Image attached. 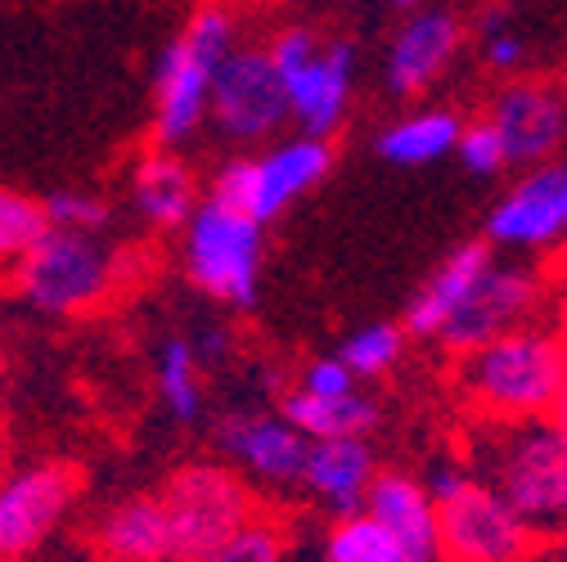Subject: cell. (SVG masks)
Segmentation results:
<instances>
[{
    "instance_id": "f35d334b",
    "label": "cell",
    "mask_w": 567,
    "mask_h": 562,
    "mask_svg": "<svg viewBox=\"0 0 567 562\" xmlns=\"http://www.w3.org/2000/svg\"><path fill=\"white\" fill-rule=\"evenodd\" d=\"M563 558H567V535H563Z\"/></svg>"
},
{
    "instance_id": "484cf974",
    "label": "cell",
    "mask_w": 567,
    "mask_h": 562,
    "mask_svg": "<svg viewBox=\"0 0 567 562\" xmlns=\"http://www.w3.org/2000/svg\"><path fill=\"white\" fill-rule=\"evenodd\" d=\"M50 235H54L50 207L19 194V189H6V198H0V252H6L10 261H23Z\"/></svg>"
},
{
    "instance_id": "5b68a950",
    "label": "cell",
    "mask_w": 567,
    "mask_h": 562,
    "mask_svg": "<svg viewBox=\"0 0 567 562\" xmlns=\"http://www.w3.org/2000/svg\"><path fill=\"white\" fill-rule=\"evenodd\" d=\"M333 167V149L329 139H316V135H298V139H284V145L257 154V158H235L217 171L212 180V194L235 212L252 217V221H275L279 212H289V207L316 189Z\"/></svg>"
},
{
    "instance_id": "d6986e66",
    "label": "cell",
    "mask_w": 567,
    "mask_h": 562,
    "mask_svg": "<svg viewBox=\"0 0 567 562\" xmlns=\"http://www.w3.org/2000/svg\"><path fill=\"white\" fill-rule=\"evenodd\" d=\"M95 544L113 562H163L176 558V535H172V513L163 496H131L95 522Z\"/></svg>"
},
{
    "instance_id": "1f68e13d",
    "label": "cell",
    "mask_w": 567,
    "mask_h": 562,
    "mask_svg": "<svg viewBox=\"0 0 567 562\" xmlns=\"http://www.w3.org/2000/svg\"><path fill=\"white\" fill-rule=\"evenodd\" d=\"M302 392H311V396H351V392H357V374L342 365V356L311 361L302 370Z\"/></svg>"
},
{
    "instance_id": "277c9868",
    "label": "cell",
    "mask_w": 567,
    "mask_h": 562,
    "mask_svg": "<svg viewBox=\"0 0 567 562\" xmlns=\"http://www.w3.org/2000/svg\"><path fill=\"white\" fill-rule=\"evenodd\" d=\"M117 274V257L78 230H54L14 266L19 298L41 315H78L109 298Z\"/></svg>"
},
{
    "instance_id": "e575fe53",
    "label": "cell",
    "mask_w": 567,
    "mask_h": 562,
    "mask_svg": "<svg viewBox=\"0 0 567 562\" xmlns=\"http://www.w3.org/2000/svg\"><path fill=\"white\" fill-rule=\"evenodd\" d=\"M194 351H198V361H203V365H221V361L230 356V333H226L221 324H212V329L198 333Z\"/></svg>"
},
{
    "instance_id": "3957f363",
    "label": "cell",
    "mask_w": 567,
    "mask_h": 562,
    "mask_svg": "<svg viewBox=\"0 0 567 562\" xmlns=\"http://www.w3.org/2000/svg\"><path fill=\"white\" fill-rule=\"evenodd\" d=\"M235 50V19L217 6L198 10L189 28L163 50L154 82V139L163 154L181 149L203 131L212 117V82Z\"/></svg>"
},
{
    "instance_id": "52a82bcc",
    "label": "cell",
    "mask_w": 567,
    "mask_h": 562,
    "mask_svg": "<svg viewBox=\"0 0 567 562\" xmlns=\"http://www.w3.org/2000/svg\"><path fill=\"white\" fill-rule=\"evenodd\" d=\"M163 504L172 513L176 558L207 562L230 535L252 522V486L221 464H189L163 486Z\"/></svg>"
},
{
    "instance_id": "ab89813d",
    "label": "cell",
    "mask_w": 567,
    "mask_h": 562,
    "mask_svg": "<svg viewBox=\"0 0 567 562\" xmlns=\"http://www.w3.org/2000/svg\"><path fill=\"white\" fill-rule=\"evenodd\" d=\"M523 562H545V558H523Z\"/></svg>"
},
{
    "instance_id": "7402d4cb",
    "label": "cell",
    "mask_w": 567,
    "mask_h": 562,
    "mask_svg": "<svg viewBox=\"0 0 567 562\" xmlns=\"http://www.w3.org/2000/svg\"><path fill=\"white\" fill-rule=\"evenodd\" d=\"M279 414L311 437V441H365L379 424V405L361 392L351 396H311V392H289L279 400Z\"/></svg>"
},
{
    "instance_id": "f1b7e54d",
    "label": "cell",
    "mask_w": 567,
    "mask_h": 562,
    "mask_svg": "<svg viewBox=\"0 0 567 562\" xmlns=\"http://www.w3.org/2000/svg\"><path fill=\"white\" fill-rule=\"evenodd\" d=\"M45 207H50L54 230H78V235H95V230H104L109 217H113L104 198L82 194V189H59V194L45 198Z\"/></svg>"
},
{
    "instance_id": "cb8c5ba5",
    "label": "cell",
    "mask_w": 567,
    "mask_h": 562,
    "mask_svg": "<svg viewBox=\"0 0 567 562\" xmlns=\"http://www.w3.org/2000/svg\"><path fill=\"white\" fill-rule=\"evenodd\" d=\"M324 562H437V558L405 544L374 513H357V518H338L333 531L324 535Z\"/></svg>"
},
{
    "instance_id": "d4e9b609",
    "label": "cell",
    "mask_w": 567,
    "mask_h": 562,
    "mask_svg": "<svg viewBox=\"0 0 567 562\" xmlns=\"http://www.w3.org/2000/svg\"><path fill=\"white\" fill-rule=\"evenodd\" d=\"M198 351L185 337H167L158 346V396L176 424H198L203 418V378H198Z\"/></svg>"
},
{
    "instance_id": "d6a6232c",
    "label": "cell",
    "mask_w": 567,
    "mask_h": 562,
    "mask_svg": "<svg viewBox=\"0 0 567 562\" xmlns=\"http://www.w3.org/2000/svg\"><path fill=\"white\" fill-rule=\"evenodd\" d=\"M316 54H320V45H316V37L307 28H289V32H279L270 41V59H275V67L284 77H293L298 67H307Z\"/></svg>"
},
{
    "instance_id": "4fadbf2b",
    "label": "cell",
    "mask_w": 567,
    "mask_h": 562,
    "mask_svg": "<svg viewBox=\"0 0 567 562\" xmlns=\"http://www.w3.org/2000/svg\"><path fill=\"white\" fill-rule=\"evenodd\" d=\"M563 185L567 171L558 167H536L527 171L486 217V239L501 248H545L567 235L563 217Z\"/></svg>"
},
{
    "instance_id": "5bb4252c",
    "label": "cell",
    "mask_w": 567,
    "mask_h": 562,
    "mask_svg": "<svg viewBox=\"0 0 567 562\" xmlns=\"http://www.w3.org/2000/svg\"><path fill=\"white\" fill-rule=\"evenodd\" d=\"M491 122H495V131L505 135L509 163L536 171V163H545L563 145L567 104L545 82H518V86H505L501 95L491 100Z\"/></svg>"
},
{
    "instance_id": "6da1fadb",
    "label": "cell",
    "mask_w": 567,
    "mask_h": 562,
    "mask_svg": "<svg viewBox=\"0 0 567 562\" xmlns=\"http://www.w3.org/2000/svg\"><path fill=\"white\" fill-rule=\"evenodd\" d=\"M464 464L536 531V540L567 535V437L549 418H482V428L468 433Z\"/></svg>"
},
{
    "instance_id": "9a60e30c",
    "label": "cell",
    "mask_w": 567,
    "mask_h": 562,
    "mask_svg": "<svg viewBox=\"0 0 567 562\" xmlns=\"http://www.w3.org/2000/svg\"><path fill=\"white\" fill-rule=\"evenodd\" d=\"M460 45H464V23L451 10H423V14H414L392 37V50H388V63H383L388 91L396 100L423 95L451 67Z\"/></svg>"
},
{
    "instance_id": "8d00e7d4",
    "label": "cell",
    "mask_w": 567,
    "mask_h": 562,
    "mask_svg": "<svg viewBox=\"0 0 567 562\" xmlns=\"http://www.w3.org/2000/svg\"><path fill=\"white\" fill-rule=\"evenodd\" d=\"M563 217H567V185H563Z\"/></svg>"
},
{
    "instance_id": "e0dca14e",
    "label": "cell",
    "mask_w": 567,
    "mask_h": 562,
    "mask_svg": "<svg viewBox=\"0 0 567 562\" xmlns=\"http://www.w3.org/2000/svg\"><path fill=\"white\" fill-rule=\"evenodd\" d=\"M491 248L486 243H460L442 266L437 274L414 293V302L405 306V333L410 337H442L446 324L460 315V306L473 298V289L486 279L491 270Z\"/></svg>"
},
{
    "instance_id": "ac0fdd59",
    "label": "cell",
    "mask_w": 567,
    "mask_h": 562,
    "mask_svg": "<svg viewBox=\"0 0 567 562\" xmlns=\"http://www.w3.org/2000/svg\"><path fill=\"white\" fill-rule=\"evenodd\" d=\"M374 477L379 472H374V455L365 441H316L307 472H302V490L311 500H320L329 513L357 518L365 513Z\"/></svg>"
},
{
    "instance_id": "ffe728a7",
    "label": "cell",
    "mask_w": 567,
    "mask_h": 562,
    "mask_svg": "<svg viewBox=\"0 0 567 562\" xmlns=\"http://www.w3.org/2000/svg\"><path fill=\"white\" fill-rule=\"evenodd\" d=\"M131 202L154 230H185L194 221V212L203 207L198 189H194V171L176 154H163V149L135 167Z\"/></svg>"
},
{
    "instance_id": "7c38bea8",
    "label": "cell",
    "mask_w": 567,
    "mask_h": 562,
    "mask_svg": "<svg viewBox=\"0 0 567 562\" xmlns=\"http://www.w3.org/2000/svg\"><path fill=\"white\" fill-rule=\"evenodd\" d=\"M536 293H540V284H536L532 270H523V266H491L486 279L473 289V298L460 306V315L446 324V333L437 342L464 361V356H473L477 346L523 329V320L536 306Z\"/></svg>"
},
{
    "instance_id": "30bf717a",
    "label": "cell",
    "mask_w": 567,
    "mask_h": 562,
    "mask_svg": "<svg viewBox=\"0 0 567 562\" xmlns=\"http://www.w3.org/2000/svg\"><path fill=\"white\" fill-rule=\"evenodd\" d=\"M78 500V472L68 464H23L0 486V549L6 558L32 553Z\"/></svg>"
},
{
    "instance_id": "603a6c76",
    "label": "cell",
    "mask_w": 567,
    "mask_h": 562,
    "mask_svg": "<svg viewBox=\"0 0 567 562\" xmlns=\"http://www.w3.org/2000/svg\"><path fill=\"white\" fill-rule=\"evenodd\" d=\"M460 139H464V122L451 108H423V113L392 122L379 135L374 149L392 167H429V163L446 158L451 149H460Z\"/></svg>"
},
{
    "instance_id": "4316f807",
    "label": "cell",
    "mask_w": 567,
    "mask_h": 562,
    "mask_svg": "<svg viewBox=\"0 0 567 562\" xmlns=\"http://www.w3.org/2000/svg\"><path fill=\"white\" fill-rule=\"evenodd\" d=\"M401 346H405V324H365L342 342V365L357 374V378H379L401 361Z\"/></svg>"
},
{
    "instance_id": "2e32d148",
    "label": "cell",
    "mask_w": 567,
    "mask_h": 562,
    "mask_svg": "<svg viewBox=\"0 0 567 562\" xmlns=\"http://www.w3.org/2000/svg\"><path fill=\"white\" fill-rule=\"evenodd\" d=\"M284 82H289V104H293V117H298L302 135L324 139L347 113L351 82H357V50H351L347 41H333L307 67H298V73L284 77Z\"/></svg>"
},
{
    "instance_id": "f546056e",
    "label": "cell",
    "mask_w": 567,
    "mask_h": 562,
    "mask_svg": "<svg viewBox=\"0 0 567 562\" xmlns=\"http://www.w3.org/2000/svg\"><path fill=\"white\" fill-rule=\"evenodd\" d=\"M460 163L473 171V176H495L509 167V149H505V135L495 131V122H468L464 126V139H460Z\"/></svg>"
},
{
    "instance_id": "d590c367",
    "label": "cell",
    "mask_w": 567,
    "mask_h": 562,
    "mask_svg": "<svg viewBox=\"0 0 567 562\" xmlns=\"http://www.w3.org/2000/svg\"><path fill=\"white\" fill-rule=\"evenodd\" d=\"M563 351H567V329H563ZM549 424H554V428H558V433L567 437V383H563V400L554 405V414H549Z\"/></svg>"
},
{
    "instance_id": "83f0119b",
    "label": "cell",
    "mask_w": 567,
    "mask_h": 562,
    "mask_svg": "<svg viewBox=\"0 0 567 562\" xmlns=\"http://www.w3.org/2000/svg\"><path fill=\"white\" fill-rule=\"evenodd\" d=\"M284 558H289V540H284V531L275 522H266V518H252L207 562H284Z\"/></svg>"
},
{
    "instance_id": "44dd1931",
    "label": "cell",
    "mask_w": 567,
    "mask_h": 562,
    "mask_svg": "<svg viewBox=\"0 0 567 562\" xmlns=\"http://www.w3.org/2000/svg\"><path fill=\"white\" fill-rule=\"evenodd\" d=\"M365 513H374L383 527H392L419 553H429V558L442 562V549H437V500L429 496V486H423L419 477L379 472L370 500H365Z\"/></svg>"
},
{
    "instance_id": "7a4b0ae2",
    "label": "cell",
    "mask_w": 567,
    "mask_h": 562,
    "mask_svg": "<svg viewBox=\"0 0 567 562\" xmlns=\"http://www.w3.org/2000/svg\"><path fill=\"white\" fill-rule=\"evenodd\" d=\"M567 351L563 333L523 324L505 337L477 346L460 361V387L482 418H549L563 400Z\"/></svg>"
},
{
    "instance_id": "74e56055",
    "label": "cell",
    "mask_w": 567,
    "mask_h": 562,
    "mask_svg": "<svg viewBox=\"0 0 567 562\" xmlns=\"http://www.w3.org/2000/svg\"><path fill=\"white\" fill-rule=\"evenodd\" d=\"M401 6H423V0H401Z\"/></svg>"
},
{
    "instance_id": "8fae6325",
    "label": "cell",
    "mask_w": 567,
    "mask_h": 562,
    "mask_svg": "<svg viewBox=\"0 0 567 562\" xmlns=\"http://www.w3.org/2000/svg\"><path fill=\"white\" fill-rule=\"evenodd\" d=\"M217 441L239 472H248L257 486H270V490L302 486V472L316 446L284 414H230L221 418Z\"/></svg>"
},
{
    "instance_id": "ba28073f",
    "label": "cell",
    "mask_w": 567,
    "mask_h": 562,
    "mask_svg": "<svg viewBox=\"0 0 567 562\" xmlns=\"http://www.w3.org/2000/svg\"><path fill=\"white\" fill-rule=\"evenodd\" d=\"M289 117H293L289 82L275 67L270 45L235 50L221 63L217 82H212V117H207L212 131L230 139V145H257V139L275 135Z\"/></svg>"
},
{
    "instance_id": "836d02e7",
    "label": "cell",
    "mask_w": 567,
    "mask_h": 562,
    "mask_svg": "<svg viewBox=\"0 0 567 562\" xmlns=\"http://www.w3.org/2000/svg\"><path fill=\"white\" fill-rule=\"evenodd\" d=\"M477 477H473V468L464 464V455H455V459H437V464H429V472H423V486H429V496L437 500V504H446V500H455L460 490H468Z\"/></svg>"
},
{
    "instance_id": "4dcf8cb0",
    "label": "cell",
    "mask_w": 567,
    "mask_h": 562,
    "mask_svg": "<svg viewBox=\"0 0 567 562\" xmlns=\"http://www.w3.org/2000/svg\"><path fill=\"white\" fill-rule=\"evenodd\" d=\"M482 54L491 67H518V59H523V41L509 32V19L501 10H491L482 23Z\"/></svg>"
},
{
    "instance_id": "8992f818",
    "label": "cell",
    "mask_w": 567,
    "mask_h": 562,
    "mask_svg": "<svg viewBox=\"0 0 567 562\" xmlns=\"http://www.w3.org/2000/svg\"><path fill=\"white\" fill-rule=\"evenodd\" d=\"M189 279L226 306H252L261 289V221L207 198L185 226Z\"/></svg>"
},
{
    "instance_id": "9c48e42d",
    "label": "cell",
    "mask_w": 567,
    "mask_h": 562,
    "mask_svg": "<svg viewBox=\"0 0 567 562\" xmlns=\"http://www.w3.org/2000/svg\"><path fill=\"white\" fill-rule=\"evenodd\" d=\"M437 549L442 562H523L536 549V531L491 486L473 481L437 504Z\"/></svg>"
}]
</instances>
